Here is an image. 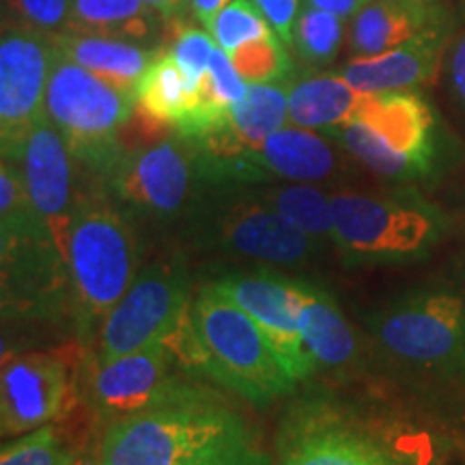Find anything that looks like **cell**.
<instances>
[{
    "mask_svg": "<svg viewBox=\"0 0 465 465\" xmlns=\"http://www.w3.org/2000/svg\"><path fill=\"white\" fill-rule=\"evenodd\" d=\"M311 7L328 11V14L339 15L341 20H351L369 0H304Z\"/></svg>",
    "mask_w": 465,
    "mask_h": 465,
    "instance_id": "37",
    "label": "cell"
},
{
    "mask_svg": "<svg viewBox=\"0 0 465 465\" xmlns=\"http://www.w3.org/2000/svg\"><path fill=\"white\" fill-rule=\"evenodd\" d=\"M69 380L58 358L28 353L11 358L0 380V429L5 438L42 429L65 410Z\"/></svg>",
    "mask_w": 465,
    "mask_h": 465,
    "instance_id": "16",
    "label": "cell"
},
{
    "mask_svg": "<svg viewBox=\"0 0 465 465\" xmlns=\"http://www.w3.org/2000/svg\"><path fill=\"white\" fill-rule=\"evenodd\" d=\"M371 332L388 356L438 375L465 373V293L438 287L411 291L371 317Z\"/></svg>",
    "mask_w": 465,
    "mask_h": 465,
    "instance_id": "8",
    "label": "cell"
},
{
    "mask_svg": "<svg viewBox=\"0 0 465 465\" xmlns=\"http://www.w3.org/2000/svg\"><path fill=\"white\" fill-rule=\"evenodd\" d=\"M74 455L58 441L54 429L45 427L20 435L3 446L0 465H72Z\"/></svg>",
    "mask_w": 465,
    "mask_h": 465,
    "instance_id": "32",
    "label": "cell"
},
{
    "mask_svg": "<svg viewBox=\"0 0 465 465\" xmlns=\"http://www.w3.org/2000/svg\"><path fill=\"white\" fill-rule=\"evenodd\" d=\"M74 162L65 138L48 119V114L28 134L22 158L17 162L33 205L65 259L69 235L80 205L74 185Z\"/></svg>",
    "mask_w": 465,
    "mask_h": 465,
    "instance_id": "14",
    "label": "cell"
},
{
    "mask_svg": "<svg viewBox=\"0 0 465 465\" xmlns=\"http://www.w3.org/2000/svg\"><path fill=\"white\" fill-rule=\"evenodd\" d=\"M138 240L125 213L106 201H80L67 248L69 300L80 334H89L95 323L124 298L138 270Z\"/></svg>",
    "mask_w": 465,
    "mask_h": 465,
    "instance_id": "5",
    "label": "cell"
},
{
    "mask_svg": "<svg viewBox=\"0 0 465 465\" xmlns=\"http://www.w3.org/2000/svg\"><path fill=\"white\" fill-rule=\"evenodd\" d=\"M278 35L254 39L231 52V63L248 84H291L295 65Z\"/></svg>",
    "mask_w": 465,
    "mask_h": 465,
    "instance_id": "29",
    "label": "cell"
},
{
    "mask_svg": "<svg viewBox=\"0 0 465 465\" xmlns=\"http://www.w3.org/2000/svg\"><path fill=\"white\" fill-rule=\"evenodd\" d=\"M102 179L110 199L127 216L158 223L182 216L203 183L190 143L179 134L124 147Z\"/></svg>",
    "mask_w": 465,
    "mask_h": 465,
    "instance_id": "9",
    "label": "cell"
},
{
    "mask_svg": "<svg viewBox=\"0 0 465 465\" xmlns=\"http://www.w3.org/2000/svg\"><path fill=\"white\" fill-rule=\"evenodd\" d=\"M54 39L3 26L0 37V147L3 158L20 162L28 134L45 116Z\"/></svg>",
    "mask_w": 465,
    "mask_h": 465,
    "instance_id": "13",
    "label": "cell"
},
{
    "mask_svg": "<svg viewBox=\"0 0 465 465\" xmlns=\"http://www.w3.org/2000/svg\"><path fill=\"white\" fill-rule=\"evenodd\" d=\"M205 28L218 48H223L226 54L242 48L243 44L254 42V39L276 35L265 15L257 9V5H252L250 0H232L213 15V20Z\"/></svg>",
    "mask_w": 465,
    "mask_h": 465,
    "instance_id": "30",
    "label": "cell"
},
{
    "mask_svg": "<svg viewBox=\"0 0 465 465\" xmlns=\"http://www.w3.org/2000/svg\"><path fill=\"white\" fill-rule=\"evenodd\" d=\"M3 311L45 315L69 298L67 259L35 209L20 164H0Z\"/></svg>",
    "mask_w": 465,
    "mask_h": 465,
    "instance_id": "3",
    "label": "cell"
},
{
    "mask_svg": "<svg viewBox=\"0 0 465 465\" xmlns=\"http://www.w3.org/2000/svg\"><path fill=\"white\" fill-rule=\"evenodd\" d=\"M452 28L427 31L397 48L375 56H353L339 72L349 84L362 93H403L433 83L449 54Z\"/></svg>",
    "mask_w": 465,
    "mask_h": 465,
    "instance_id": "17",
    "label": "cell"
},
{
    "mask_svg": "<svg viewBox=\"0 0 465 465\" xmlns=\"http://www.w3.org/2000/svg\"><path fill=\"white\" fill-rule=\"evenodd\" d=\"M381 465H392V461H391V459H386V461H383Z\"/></svg>",
    "mask_w": 465,
    "mask_h": 465,
    "instance_id": "42",
    "label": "cell"
},
{
    "mask_svg": "<svg viewBox=\"0 0 465 465\" xmlns=\"http://www.w3.org/2000/svg\"><path fill=\"white\" fill-rule=\"evenodd\" d=\"M250 3L257 5V9L265 15V20L270 22L274 33L282 39V44L289 50H293L295 22H298L304 3L302 0H250Z\"/></svg>",
    "mask_w": 465,
    "mask_h": 465,
    "instance_id": "35",
    "label": "cell"
},
{
    "mask_svg": "<svg viewBox=\"0 0 465 465\" xmlns=\"http://www.w3.org/2000/svg\"><path fill=\"white\" fill-rule=\"evenodd\" d=\"M261 455L240 416L212 394L108 424L102 465H229Z\"/></svg>",
    "mask_w": 465,
    "mask_h": 465,
    "instance_id": "2",
    "label": "cell"
},
{
    "mask_svg": "<svg viewBox=\"0 0 465 465\" xmlns=\"http://www.w3.org/2000/svg\"><path fill=\"white\" fill-rule=\"evenodd\" d=\"M188 274L177 259L138 272L100 325L95 358L125 356L164 342L188 315Z\"/></svg>",
    "mask_w": 465,
    "mask_h": 465,
    "instance_id": "12",
    "label": "cell"
},
{
    "mask_svg": "<svg viewBox=\"0 0 465 465\" xmlns=\"http://www.w3.org/2000/svg\"><path fill=\"white\" fill-rule=\"evenodd\" d=\"M182 366V360L174 356L166 341L125 356L95 358L86 381L93 410L110 424L182 401L207 397V391L183 380Z\"/></svg>",
    "mask_w": 465,
    "mask_h": 465,
    "instance_id": "11",
    "label": "cell"
},
{
    "mask_svg": "<svg viewBox=\"0 0 465 465\" xmlns=\"http://www.w3.org/2000/svg\"><path fill=\"white\" fill-rule=\"evenodd\" d=\"M334 246L351 263H403L420 259L444 237L449 220L416 192L330 194Z\"/></svg>",
    "mask_w": 465,
    "mask_h": 465,
    "instance_id": "4",
    "label": "cell"
},
{
    "mask_svg": "<svg viewBox=\"0 0 465 465\" xmlns=\"http://www.w3.org/2000/svg\"><path fill=\"white\" fill-rule=\"evenodd\" d=\"M168 39H171V44L166 48L173 52L174 61L182 67L192 89H199L203 78L209 72L213 50L218 48L213 37L207 31H201L196 26L174 25L173 35Z\"/></svg>",
    "mask_w": 465,
    "mask_h": 465,
    "instance_id": "33",
    "label": "cell"
},
{
    "mask_svg": "<svg viewBox=\"0 0 465 465\" xmlns=\"http://www.w3.org/2000/svg\"><path fill=\"white\" fill-rule=\"evenodd\" d=\"M342 39L345 20L306 3L302 5L293 31V50L308 67L330 65L339 56Z\"/></svg>",
    "mask_w": 465,
    "mask_h": 465,
    "instance_id": "28",
    "label": "cell"
},
{
    "mask_svg": "<svg viewBox=\"0 0 465 465\" xmlns=\"http://www.w3.org/2000/svg\"><path fill=\"white\" fill-rule=\"evenodd\" d=\"M366 93L341 74H311L289 84V124L315 132H330L356 119Z\"/></svg>",
    "mask_w": 465,
    "mask_h": 465,
    "instance_id": "21",
    "label": "cell"
},
{
    "mask_svg": "<svg viewBox=\"0 0 465 465\" xmlns=\"http://www.w3.org/2000/svg\"><path fill=\"white\" fill-rule=\"evenodd\" d=\"M229 465H270V461H267V457L261 452V455L250 457V459H246V461H237V463H229Z\"/></svg>",
    "mask_w": 465,
    "mask_h": 465,
    "instance_id": "41",
    "label": "cell"
},
{
    "mask_svg": "<svg viewBox=\"0 0 465 465\" xmlns=\"http://www.w3.org/2000/svg\"><path fill=\"white\" fill-rule=\"evenodd\" d=\"M72 0H3V26L58 39L69 31Z\"/></svg>",
    "mask_w": 465,
    "mask_h": 465,
    "instance_id": "31",
    "label": "cell"
},
{
    "mask_svg": "<svg viewBox=\"0 0 465 465\" xmlns=\"http://www.w3.org/2000/svg\"><path fill=\"white\" fill-rule=\"evenodd\" d=\"M72 465H102V459H100V452L95 455H80V457H74V463Z\"/></svg>",
    "mask_w": 465,
    "mask_h": 465,
    "instance_id": "40",
    "label": "cell"
},
{
    "mask_svg": "<svg viewBox=\"0 0 465 465\" xmlns=\"http://www.w3.org/2000/svg\"><path fill=\"white\" fill-rule=\"evenodd\" d=\"M232 0H190V14L194 20H199L203 26H207L213 20V15Z\"/></svg>",
    "mask_w": 465,
    "mask_h": 465,
    "instance_id": "38",
    "label": "cell"
},
{
    "mask_svg": "<svg viewBox=\"0 0 465 465\" xmlns=\"http://www.w3.org/2000/svg\"><path fill=\"white\" fill-rule=\"evenodd\" d=\"M194 212V229L203 240L242 259L300 265L315 257L322 246L289 224L254 185L224 188L216 199Z\"/></svg>",
    "mask_w": 465,
    "mask_h": 465,
    "instance_id": "10",
    "label": "cell"
},
{
    "mask_svg": "<svg viewBox=\"0 0 465 465\" xmlns=\"http://www.w3.org/2000/svg\"><path fill=\"white\" fill-rule=\"evenodd\" d=\"M449 61H446V74L452 95L465 113V33L459 35L449 48Z\"/></svg>",
    "mask_w": 465,
    "mask_h": 465,
    "instance_id": "36",
    "label": "cell"
},
{
    "mask_svg": "<svg viewBox=\"0 0 465 465\" xmlns=\"http://www.w3.org/2000/svg\"><path fill=\"white\" fill-rule=\"evenodd\" d=\"M259 162L270 179L295 183H322L339 177L342 160L339 144L322 132L284 125L259 149Z\"/></svg>",
    "mask_w": 465,
    "mask_h": 465,
    "instance_id": "19",
    "label": "cell"
},
{
    "mask_svg": "<svg viewBox=\"0 0 465 465\" xmlns=\"http://www.w3.org/2000/svg\"><path fill=\"white\" fill-rule=\"evenodd\" d=\"M164 20H179L190 9V0H144Z\"/></svg>",
    "mask_w": 465,
    "mask_h": 465,
    "instance_id": "39",
    "label": "cell"
},
{
    "mask_svg": "<svg viewBox=\"0 0 465 465\" xmlns=\"http://www.w3.org/2000/svg\"><path fill=\"white\" fill-rule=\"evenodd\" d=\"M199 89H192L173 52L162 48L136 84V106L174 130L190 113Z\"/></svg>",
    "mask_w": 465,
    "mask_h": 465,
    "instance_id": "25",
    "label": "cell"
},
{
    "mask_svg": "<svg viewBox=\"0 0 465 465\" xmlns=\"http://www.w3.org/2000/svg\"><path fill=\"white\" fill-rule=\"evenodd\" d=\"M323 134L386 179H420L438 158L433 110L414 91L366 93L356 119Z\"/></svg>",
    "mask_w": 465,
    "mask_h": 465,
    "instance_id": "6",
    "label": "cell"
},
{
    "mask_svg": "<svg viewBox=\"0 0 465 465\" xmlns=\"http://www.w3.org/2000/svg\"><path fill=\"white\" fill-rule=\"evenodd\" d=\"M160 17L144 0H72L69 31L155 48Z\"/></svg>",
    "mask_w": 465,
    "mask_h": 465,
    "instance_id": "23",
    "label": "cell"
},
{
    "mask_svg": "<svg viewBox=\"0 0 465 465\" xmlns=\"http://www.w3.org/2000/svg\"><path fill=\"white\" fill-rule=\"evenodd\" d=\"M386 455L339 424H312L289 440L281 465H381Z\"/></svg>",
    "mask_w": 465,
    "mask_h": 465,
    "instance_id": "24",
    "label": "cell"
},
{
    "mask_svg": "<svg viewBox=\"0 0 465 465\" xmlns=\"http://www.w3.org/2000/svg\"><path fill=\"white\" fill-rule=\"evenodd\" d=\"M295 308L302 342L315 369H342L358 353V341L345 315L323 289L295 281Z\"/></svg>",
    "mask_w": 465,
    "mask_h": 465,
    "instance_id": "20",
    "label": "cell"
},
{
    "mask_svg": "<svg viewBox=\"0 0 465 465\" xmlns=\"http://www.w3.org/2000/svg\"><path fill=\"white\" fill-rule=\"evenodd\" d=\"M216 284L259 323L295 381L304 380L315 371V364L308 358L302 342L295 308V281H287L270 272H250L226 274L218 278Z\"/></svg>",
    "mask_w": 465,
    "mask_h": 465,
    "instance_id": "15",
    "label": "cell"
},
{
    "mask_svg": "<svg viewBox=\"0 0 465 465\" xmlns=\"http://www.w3.org/2000/svg\"><path fill=\"white\" fill-rule=\"evenodd\" d=\"M449 25V9L441 0H369L351 17L347 48L351 56H375Z\"/></svg>",
    "mask_w": 465,
    "mask_h": 465,
    "instance_id": "18",
    "label": "cell"
},
{
    "mask_svg": "<svg viewBox=\"0 0 465 465\" xmlns=\"http://www.w3.org/2000/svg\"><path fill=\"white\" fill-rule=\"evenodd\" d=\"M136 110V93L124 91L91 74L56 50L45 114L75 162L102 177L121 153V132Z\"/></svg>",
    "mask_w": 465,
    "mask_h": 465,
    "instance_id": "7",
    "label": "cell"
},
{
    "mask_svg": "<svg viewBox=\"0 0 465 465\" xmlns=\"http://www.w3.org/2000/svg\"><path fill=\"white\" fill-rule=\"evenodd\" d=\"M209 80H212L220 100L229 108L242 102L248 91V83L237 74V69L231 63V56L223 48L213 50L212 63H209Z\"/></svg>",
    "mask_w": 465,
    "mask_h": 465,
    "instance_id": "34",
    "label": "cell"
},
{
    "mask_svg": "<svg viewBox=\"0 0 465 465\" xmlns=\"http://www.w3.org/2000/svg\"><path fill=\"white\" fill-rule=\"evenodd\" d=\"M295 229L319 243L334 242L332 203L317 183H282L254 188Z\"/></svg>",
    "mask_w": 465,
    "mask_h": 465,
    "instance_id": "26",
    "label": "cell"
},
{
    "mask_svg": "<svg viewBox=\"0 0 465 465\" xmlns=\"http://www.w3.org/2000/svg\"><path fill=\"white\" fill-rule=\"evenodd\" d=\"M166 342L185 369L201 371L250 403L267 405L295 388L259 323L216 282L199 291Z\"/></svg>",
    "mask_w": 465,
    "mask_h": 465,
    "instance_id": "1",
    "label": "cell"
},
{
    "mask_svg": "<svg viewBox=\"0 0 465 465\" xmlns=\"http://www.w3.org/2000/svg\"><path fill=\"white\" fill-rule=\"evenodd\" d=\"M289 124V84H248L246 95L229 113V125L248 147L259 149Z\"/></svg>",
    "mask_w": 465,
    "mask_h": 465,
    "instance_id": "27",
    "label": "cell"
},
{
    "mask_svg": "<svg viewBox=\"0 0 465 465\" xmlns=\"http://www.w3.org/2000/svg\"><path fill=\"white\" fill-rule=\"evenodd\" d=\"M54 44L63 56L72 58L74 63L89 69L91 74L100 75L106 83L130 93H136L138 80L160 52L151 45L75 31L61 35L54 39Z\"/></svg>",
    "mask_w": 465,
    "mask_h": 465,
    "instance_id": "22",
    "label": "cell"
}]
</instances>
